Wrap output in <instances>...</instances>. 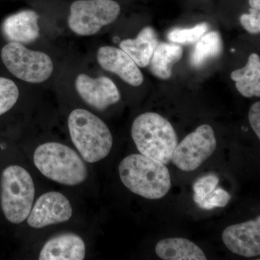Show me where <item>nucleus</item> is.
<instances>
[{"mask_svg": "<svg viewBox=\"0 0 260 260\" xmlns=\"http://www.w3.org/2000/svg\"><path fill=\"white\" fill-rule=\"evenodd\" d=\"M121 182L129 190L148 200L164 198L172 186L165 164L142 154H132L119 166Z\"/></svg>", "mask_w": 260, "mask_h": 260, "instance_id": "obj_1", "label": "nucleus"}, {"mask_svg": "<svg viewBox=\"0 0 260 260\" xmlns=\"http://www.w3.org/2000/svg\"><path fill=\"white\" fill-rule=\"evenodd\" d=\"M132 138L140 154L167 165L178 145L177 133L160 114L147 112L138 116L132 126Z\"/></svg>", "mask_w": 260, "mask_h": 260, "instance_id": "obj_2", "label": "nucleus"}, {"mask_svg": "<svg viewBox=\"0 0 260 260\" xmlns=\"http://www.w3.org/2000/svg\"><path fill=\"white\" fill-rule=\"evenodd\" d=\"M70 138L85 161L93 164L106 158L113 145L107 124L85 109H75L68 118Z\"/></svg>", "mask_w": 260, "mask_h": 260, "instance_id": "obj_3", "label": "nucleus"}, {"mask_svg": "<svg viewBox=\"0 0 260 260\" xmlns=\"http://www.w3.org/2000/svg\"><path fill=\"white\" fill-rule=\"evenodd\" d=\"M34 161L43 175L64 185H78L88 177L86 166L79 155L61 143L51 142L39 145Z\"/></svg>", "mask_w": 260, "mask_h": 260, "instance_id": "obj_4", "label": "nucleus"}, {"mask_svg": "<svg viewBox=\"0 0 260 260\" xmlns=\"http://www.w3.org/2000/svg\"><path fill=\"white\" fill-rule=\"evenodd\" d=\"M35 186L31 176L23 167L10 166L1 177V205L10 223H21L31 210Z\"/></svg>", "mask_w": 260, "mask_h": 260, "instance_id": "obj_5", "label": "nucleus"}, {"mask_svg": "<svg viewBox=\"0 0 260 260\" xmlns=\"http://www.w3.org/2000/svg\"><path fill=\"white\" fill-rule=\"evenodd\" d=\"M1 57L11 74L27 83H42L49 79L54 70L47 54L30 50L20 43L6 44L2 49Z\"/></svg>", "mask_w": 260, "mask_h": 260, "instance_id": "obj_6", "label": "nucleus"}, {"mask_svg": "<svg viewBox=\"0 0 260 260\" xmlns=\"http://www.w3.org/2000/svg\"><path fill=\"white\" fill-rule=\"evenodd\" d=\"M120 10L119 5L113 0H78L70 7L68 25L78 35H94L113 23Z\"/></svg>", "mask_w": 260, "mask_h": 260, "instance_id": "obj_7", "label": "nucleus"}, {"mask_svg": "<svg viewBox=\"0 0 260 260\" xmlns=\"http://www.w3.org/2000/svg\"><path fill=\"white\" fill-rule=\"evenodd\" d=\"M216 147L213 128L203 124L177 145L172 161L183 172H193L213 155Z\"/></svg>", "mask_w": 260, "mask_h": 260, "instance_id": "obj_8", "label": "nucleus"}, {"mask_svg": "<svg viewBox=\"0 0 260 260\" xmlns=\"http://www.w3.org/2000/svg\"><path fill=\"white\" fill-rule=\"evenodd\" d=\"M73 215L69 200L57 191L42 194L34 205L28 216V223L34 229L64 223Z\"/></svg>", "mask_w": 260, "mask_h": 260, "instance_id": "obj_9", "label": "nucleus"}, {"mask_svg": "<svg viewBox=\"0 0 260 260\" xmlns=\"http://www.w3.org/2000/svg\"><path fill=\"white\" fill-rule=\"evenodd\" d=\"M222 239L228 249L238 255L254 257L260 254V217L227 227Z\"/></svg>", "mask_w": 260, "mask_h": 260, "instance_id": "obj_10", "label": "nucleus"}, {"mask_svg": "<svg viewBox=\"0 0 260 260\" xmlns=\"http://www.w3.org/2000/svg\"><path fill=\"white\" fill-rule=\"evenodd\" d=\"M75 88L84 102L99 111L105 110L120 100L119 89L107 77L92 78L80 74L76 78Z\"/></svg>", "mask_w": 260, "mask_h": 260, "instance_id": "obj_11", "label": "nucleus"}, {"mask_svg": "<svg viewBox=\"0 0 260 260\" xmlns=\"http://www.w3.org/2000/svg\"><path fill=\"white\" fill-rule=\"evenodd\" d=\"M97 60L104 70L115 73L133 86H140L143 83L144 78L138 65L122 49L113 47L99 48Z\"/></svg>", "mask_w": 260, "mask_h": 260, "instance_id": "obj_12", "label": "nucleus"}, {"mask_svg": "<svg viewBox=\"0 0 260 260\" xmlns=\"http://www.w3.org/2000/svg\"><path fill=\"white\" fill-rule=\"evenodd\" d=\"M85 256L83 239L74 234H64L49 239L39 254L40 260H82Z\"/></svg>", "mask_w": 260, "mask_h": 260, "instance_id": "obj_13", "label": "nucleus"}, {"mask_svg": "<svg viewBox=\"0 0 260 260\" xmlns=\"http://www.w3.org/2000/svg\"><path fill=\"white\" fill-rule=\"evenodd\" d=\"M39 16L32 10H23L5 19L3 30L5 37L13 42L29 43L39 37Z\"/></svg>", "mask_w": 260, "mask_h": 260, "instance_id": "obj_14", "label": "nucleus"}, {"mask_svg": "<svg viewBox=\"0 0 260 260\" xmlns=\"http://www.w3.org/2000/svg\"><path fill=\"white\" fill-rule=\"evenodd\" d=\"M158 44L156 32L151 27L142 29L135 39H125L119 44V47L125 51L138 66H148L155 48Z\"/></svg>", "mask_w": 260, "mask_h": 260, "instance_id": "obj_15", "label": "nucleus"}, {"mask_svg": "<svg viewBox=\"0 0 260 260\" xmlns=\"http://www.w3.org/2000/svg\"><path fill=\"white\" fill-rule=\"evenodd\" d=\"M155 253L164 260H206L204 251L194 242L183 238L162 239L155 246Z\"/></svg>", "mask_w": 260, "mask_h": 260, "instance_id": "obj_16", "label": "nucleus"}, {"mask_svg": "<svg viewBox=\"0 0 260 260\" xmlns=\"http://www.w3.org/2000/svg\"><path fill=\"white\" fill-rule=\"evenodd\" d=\"M238 91L246 98L260 96V57L251 54L246 66L231 74Z\"/></svg>", "mask_w": 260, "mask_h": 260, "instance_id": "obj_17", "label": "nucleus"}, {"mask_svg": "<svg viewBox=\"0 0 260 260\" xmlns=\"http://www.w3.org/2000/svg\"><path fill=\"white\" fill-rule=\"evenodd\" d=\"M183 55V49L177 44L160 43L150 59V69L153 75L162 80H167L172 75V67Z\"/></svg>", "mask_w": 260, "mask_h": 260, "instance_id": "obj_18", "label": "nucleus"}, {"mask_svg": "<svg viewBox=\"0 0 260 260\" xmlns=\"http://www.w3.org/2000/svg\"><path fill=\"white\" fill-rule=\"evenodd\" d=\"M223 51V42L220 34L210 31L200 38L191 53L190 63L195 68L204 66L208 61L218 57Z\"/></svg>", "mask_w": 260, "mask_h": 260, "instance_id": "obj_19", "label": "nucleus"}, {"mask_svg": "<svg viewBox=\"0 0 260 260\" xmlns=\"http://www.w3.org/2000/svg\"><path fill=\"white\" fill-rule=\"evenodd\" d=\"M208 30V25L203 23L190 28H174L168 34L170 42L177 44H194Z\"/></svg>", "mask_w": 260, "mask_h": 260, "instance_id": "obj_20", "label": "nucleus"}, {"mask_svg": "<svg viewBox=\"0 0 260 260\" xmlns=\"http://www.w3.org/2000/svg\"><path fill=\"white\" fill-rule=\"evenodd\" d=\"M19 90L13 80L0 77V115L8 112L16 104Z\"/></svg>", "mask_w": 260, "mask_h": 260, "instance_id": "obj_21", "label": "nucleus"}, {"mask_svg": "<svg viewBox=\"0 0 260 260\" xmlns=\"http://www.w3.org/2000/svg\"><path fill=\"white\" fill-rule=\"evenodd\" d=\"M230 200V194L223 188L217 186L210 194L194 201L202 209L212 210L215 208H224L229 204Z\"/></svg>", "mask_w": 260, "mask_h": 260, "instance_id": "obj_22", "label": "nucleus"}, {"mask_svg": "<svg viewBox=\"0 0 260 260\" xmlns=\"http://www.w3.org/2000/svg\"><path fill=\"white\" fill-rule=\"evenodd\" d=\"M219 183L218 177L215 174H210L200 177L195 181L193 185L194 191V200L204 198L210 194L214 189H216Z\"/></svg>", "mask_w": 260, "mask_h": 260, "instance_id": "obj_23", "label": "nucleus"}, {"mask_svg": "<svg viewBox=\"0 0 260 260\" xmlns=\"http://www.w3.org/2000/svg\"><path fill=\"white\" fill-rule=\"evenodd\" d=\"M260 10L251 8L249 14H243L240 17L241 24L248 32L252 34L260 32Z\"/></svg>", "mask_w": 260, "mask_h": 260, "instance_id": "obj_24", "label": "nucleus"}, {"mask_svg": "<svg viewBox=\"0 0 260 260\" xmlns=\"http://www.w3.org/2000/svg\"><path fill=\"white\" fill-rule=\"evenodd\" d=\"M249 120L254 133L260 138V102H258L251 106L249 112Z\"/></svg>", "mask_w": 260, "mask_h": 260, "instance_id": "obj_25", "label": "nucleus"}, {"mask_svg": "<svg viewBox=\"0 0 260 260\" xmlns=\"http://www.w3.org/2000/svg\"><path fill=\"white\" fill-rule=\"evenodd\" d=\"M249 3L251 8L260 10V0H249Z\"/></svg>", "mask_w": 260, "mask_h": 260, "instance_id": "obj_26", "label": "nucleus"}]
</instances>
